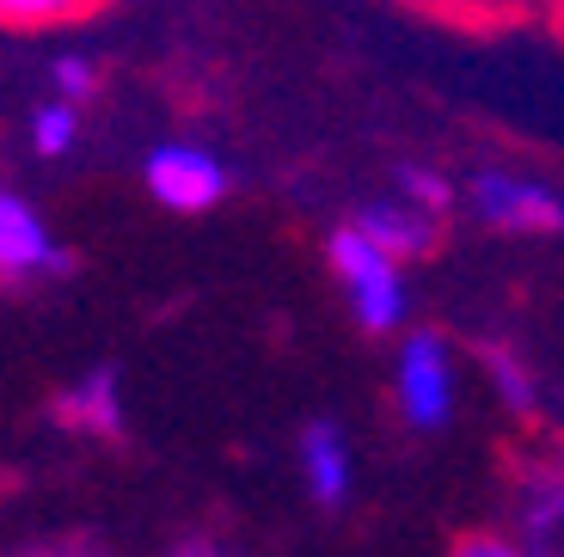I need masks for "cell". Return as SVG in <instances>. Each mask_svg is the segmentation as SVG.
<instances>
[{"instance_id":"6da1fadb","label":"cell","mask_w":564,"mask_h":557,"mask_svg":"<svg viewBox=\"0 0 564 557\" xmlns=\"http://www.w3.org/2000/svg\"><path fill=\"white\" fill-rule=\"evenodd\" d=\"M325 258H332V276H338V294L350 307L356 331H368V337L405 331L411 288H405V258L399 251H387L362 221H344L338 233L325 239Z\"/></svg>"},{"instance_id":"7a4b0ae2","label":"cell","mask_w":564,"mask_h":557,"mask_svg":"<svg viewBox=\"0 0 564 557\" xmlns=\"http://www.w3.org/2000/svg\"><path fill=\"white\" fill-rule=\"evenodd\" d=\"M454 398H460V368H454V343L436 331H405L393 356V404L405 429L436 435L454 417Z\"/></svg>"},{"instance_id":"3957f363","label":"cell","mask_w":564,"mask_h":557,"mask_svg":"<svg viewBox=\"0 0 564 557\" xmlns=\"http://www.w3.org/2000/svg\"><path fill=\"white\" fill-rule=\"evenodd\" d=\"M466 209L479 215L485 227L497 233H540V239H558L564 233V190L540 178H522V172H473L466 184Z\"/></svg>"},{"instance_id":"277c9868","label":"cell","mask_w":564,"mask_h":557,"mask_svg":"<svg viewBox=\"0 0 564 557\" xmlns=\"http://www.w3.org/2000/svg\"><path fill=\"white\" fill-rule=\"evenodd\" d=\"M141 184L172 215H209L215 203H227V184L234 178H227L221 154L203 148V141H160L154 154H148V166H141Z\"/></svg>"},{"instance_id":"5b68a950","label":"cell","mask_w":564,"mask_h":557,"mask_svg":"<svg viewBox=\"0 0 564 557\" xmlns=\"http://www.w3.org/2000/svg\"><path fill=\"white\" fill-rule=\"evenodd\" d=\"M68 270V251L13 184H0V282H43Z\"/></svg>"},{"instance_id":"8992f818","label":"cell","mask_w":564,"mask_h":557,"mask_svg":"<svg viewBox=\"0 0 564 557\" xmlns=\"http://www.w3.org/2000/svg\"><path fill=\"white\" fill-rule=\"evenodd\" d=\"M50 411H56L62 429L86 435V441H117V435H123V380H117L111 362L86 368V374H74L68 386L50 398Z\"/></svg>"},{"instance_id":"52a82bcc","label":"cell","mask_w":564,"mask_h":557,"mask_svg":"<svg viewBox=\"0 0 564 557\" xmlns=\"http://www.w3.org/2000/svg\"><path fill=\"white\" fill-rule=\"evenodd\" d=\"M509 539L528 557H564V472L540 466L516 484V509H509Z\"/></svg>"},{"instance_id":"ba28073f","label":"cell","mask_w":564,"mask_h":557,"mask_svg":"<svg viewBox=\"0 0 564 557\" xmlns=\"http://www.w3.org/2000/svg\"><path fill=\"white\" fill-rule=\"evenodd\" d=\"M295 466H301V484L319 509H344L356 490V447L338 423H307L295 435Z\"/></svg>"},{"instance_id":"9c48e42d","label":"cell","mask_w":564,"mask_h":557,"mask_svg":"<svg viewBox=\"0 0 564 557\" xmlns=\"http://www.w3.org/2000/svg\"><path fill=\"white\" fill-rule=\"evenodd\" d=\"M356 221L368 227V233L381 239L387 251H399V258H423V251L436 245V233H442V215H430V209H417V203H411V196H387V203H368L362 215H356Z\"/></svg>"},{"instance_id":"30bf717a","label":"cell","mask_w":564,"mask_h":557,"mask_svg":"<svg viewBox=\"0 0 564 557\" xmlns=\"http://www.w3.org/2000/svg\"><path fill=\"white\" fill-rule=\"evenodd\" d=\"M479 362H485V380H491V392L503 398V411H516V417H534V404H540L534 368H528L509 343H485V349H479Z\"/></svg>"},{"instance_id":"8fae6325","label":"cell","mask_w":564,"mask_h":557,"mask_svg":"<svg viewBox=\"0 0 564 557\" xmlns=\"http://www.w3.org/2000/svg\"><path fill=\"white\" fill-rule=\"evenodd\" d=\"M74 141H80V105H74V98H50V105L31 111V148H37L43 160L74 154Z\"/></svg>"},{"instance_id":"7c38bea8","label":"cell","mask_w":564,"mask_h":557,"mask_svg":"<svg viewBox=\"0 0 564 557\" xmlns=\"http://www.w3.org/2000/svg\"><path fill=\"white\" fill-rule=\"evenodd\" d=\"M99 7V0H0V25L7 31H50V25H74Z\"/></svg>"},{"instance_id":"4fadbf2b","label":"cell","mask_w":564,"mask_h":557,"mask_svg":"<svg viewBox=\"0 0 564 557\" xmlns=\"http://www.w3.org/2000/svg\"><path fill=\"white\" fill-rule=\"evenodd\" d=\"M393 190H399V196H411L417 209L442 215V221H448V209L460 203V190H454V178H448V172H436V166H417V160H405V166L393 172Z\"/></svg>"},{"instance_id":"5bb4252c","label":"cell","mask_w":564,"mask_h":557,"mask_svg":"<svg viewBox=\"0 0 564 557\" xmlns=\"http://www.w3.org/2000/svg\"><path fill=\"white\" fill-rule=\"evenodd\" d=\"M50 92L86 105V98L99 92V68H93L86 56H56V68H50Z\"/></svg>"},{"instance_id":"9a60e30c","label":"cell","mask_w":564,"mask_h":557,"mask_svg":"<svg viewBox=\"0 0 564 557\" xmlns=\"http://www.w3.org/2000/svg\"><path fill=\"white\" fill-rule=\"evenodd\" d=\"M448 557H528V551L509 533H460Z\"/></svg>"},{"instance_id":"2e32d148","label":"cell","mask_w":564,"mask_h":557,"mask_svg":"<svg viewBox=\"0 0 564 557\" xmlns=\"http://www.w3.org/2000/svg\"><path fill=\"white\" fill-rule=\"evenodd\" d=\"M430 7H442V13H503L509 0H430Z\"/></svg>"},{"instance_id":"e0dca14e","label":"cell","mask_w":564,"mask_h":557,"mask_svg":"<svg viewBox=\"0 0 564 557\" xmlns=\"http://www.w3.org/2000/svg\"><path fill=\"white\" fill-rule=\"evenodd\" d=\"M546 7H552V13H558V19H564V0H546Z\"/></svg>"}]
</instances>
